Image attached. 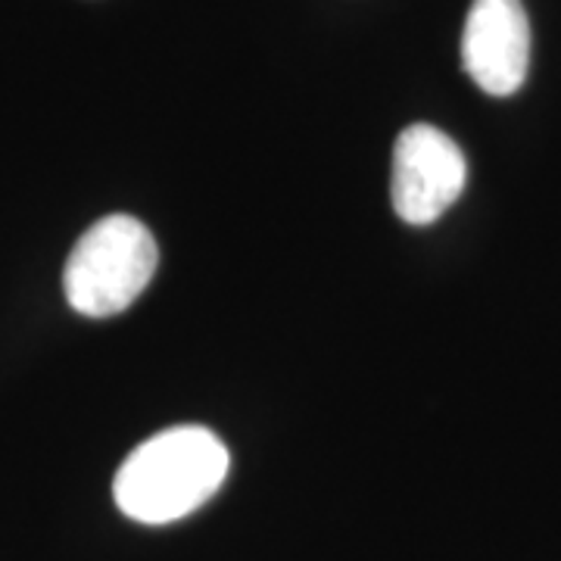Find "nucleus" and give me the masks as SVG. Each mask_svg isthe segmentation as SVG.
Instances as JSON below:
<instances>
[{
  "mask_svg": "<svg viewBox=\"0 0 561 561\" xmlns=\"http://www.w3.org/2000/svg\"><path fill=\"white\" fill-rule=\"evenodd\" d=\"M228 478L225 443L197 424L144 440L113 481L119 512L140 524H169L197 512Z\"/></svg>",
  "mask_w": 561,
  "mask_h": 561,
  "instance_id": "f257e3e1",
  "label": "nucleus"
},
{
  "mask_svg": "<svg viewBox=\"0 0 561 561\" xmlns=\"http://www.w3.org/2000/svg\"><path fill=\"white\" fill-rule=\"evenodd\" d=\"M160 250L147 225L131 216L94 221L72 247L62 290L69 306L88 319H110L125 312L153 280Z\"/></svg>",
  "mask_w": 561,
  "mask_h": 561,
  "instance_id": "f03ea898",
  "label": "nucleus"
},
{
  "mask_svg": "<svg viewBox=\"0 0 561 561\" xmlns=\"http://www.w3.org/2000/svg\"><path fill=\"white\" fill-rule=\"evenodd\" d=\"M468 162L459 144L434 125H409L393 147V209L409 225H431L459 201Z\"/></svg>",
  "mask_w": 561,
  "mask_h": 561,
  "instance_id": "7ed1b4c3",
  "label": "nucleus"
},
{
  "mask_svg": "<svg viewBox=\"0 0 561 561\" xmlns=\"http://www.w3.org/2000/svg\"><path fill=\"white\" fill-rule=\"evenodd\" d=\"M461 66L493 98H508L522 88L530 66V25L522 0L471 3L461 32Z\"/></svg>",
  "mask_w": 561,
  "mask_h": 561,
  "instance_id": "20e7f679",
  "label": "nucleus"
}]
</instances>
